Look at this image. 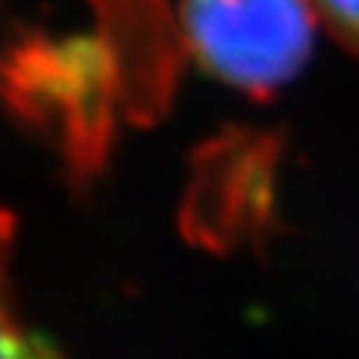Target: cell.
<instances>
[{
  "mask_svg": "<svg viewBox=\"0 0 359 359\" xmlns=\"http://www.w3.org/2000/svg\"><path fill=\"white\" fill-rule=\"evenodd\" d=\"M183 27L195 57L249 93L287 84L311 54V0H186Z\"/></svg>",
  "mask_w": 359,
  "mask_h": 359,
  "instance_id": "6da1fadb",
  "label": "cell"
},
{
  "mask_svg": "<svg viewBox=\"0 0 359 359\" xmlns=\"http://www.w3.org/2000/svg\"><path fill=\"white\" fill-rule=\"evenodd\" d=\"M9 252H13V222L6 212H0V359H57L42 335L27 332L9 311Z\"/></svg>",
  "mask_w": 359,
  "mask_h": 359,
  "instance_id": "7a4b0ae2",
  "label": "cell"
},
{
  "mask_svg": "<svg viewBox=\"0 0 359 359\" xmlns=\"http://www.w3.org/2000/svg\"><path fill=\"white\" fill-rule=\"evenodd\" d=\"M314 6L339 30L344 42L359 48V0H314Z\"/></svg>",
  "mask_w": 359,
  "mask_h": 359,
  "instance_id": "3957f363",
  "label": "cell"
}]
</instances>
